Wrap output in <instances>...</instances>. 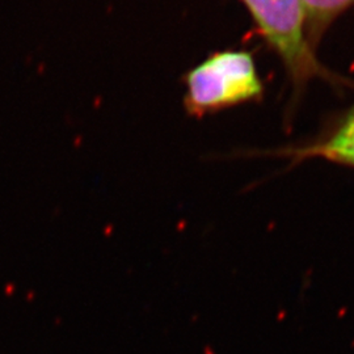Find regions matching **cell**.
<instances>
[{
    "mask_svg": "<svg viewBox=\"0 0 354 354\" xmlns=\"http://www.w3.org/2000/svg\"><path fill=\"white\" fill-rule=\"evenodd\" d=\"M185 106L203 115L254 102L264 87L252 55L244 50L218 51L185 76Z\"/></svg>",
    "mask_w": 354,
    "mask_h": 354,
    "instance_id": "6da1fadb",
    "label": "cell"
},
{
    "mask_svg": "<svg viewBox=\"0 0 354 354\" xmlns=\"http://www.w3.org/2000/svg\"><path fill=\"white\" fill-rule=\"evenodd\" d=\"M241 1L294 84L302 86L314 77L328 75L306 36L301 0Z\"/></svg>",
    "mask_w": 354,
    "mask_h": 354,
    "instance_id": "7a4b0ae2",
    "label": "cell"
},
{
    "mask_svg": "<svg viewBox=\"0 0 354 354\" xmlns=\"http://www.w3.org/2000/svg\"><path fill=\"white\" fill-rule=\"evenodd\" d=\"M285 153L294 162L317 158L354 168V106L327 138Z\"/></svg>",
    "mask_w": 354,
    "mask_h": 354,
    "instance_id": "3957f363",
    "label": "cell"
},
{
    "mask_svg": "<svg viewBox=\"0 0 354 354\" xmlns=\"http://www.w3.org/2000/svg\"><path fill=\"white\" fill-rule=\"evenodd\" d=\"M301 3L306 36L314 50L335 20L354 7V0H301Z\"/></svg>",
    "mask_w": 354,
    "mask_h": 354,
    "instance_id": "277c9868",
    "label": "cell"
}]
</instances>
